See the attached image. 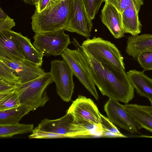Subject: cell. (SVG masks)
I'll return each instance as SVG.
<instances>
[{
  "mask_svg": "<svg viewBox=\"0 0 152 152\" xmlns=\"http://www.w3.org/2000/svg\"><path fill=\"white\" fill-rule=\"evenodd\" d=\"M15 26L14 20L8 16L6 19L0 21V32L11 30Z\"/></svg>",
  "mask_w": 152,
  "mask_h": 152,
  "instance_id": "83f0119b",
  "label": "cell"
},
{
  "mask_svg": "<svg viewBox=\"0 0 152 152\" xmlns=\"http://www.w3.org/2000/svg\"><path fill=\"white\" fill-rule=\"evenodd\" d=\"M34 129L33 124L19 123L13 125H0V137L10 138L18 134L32 133Z\"/></svg>",
  "mask_w": 152,
  "mask_h": 152,
  "instance_id": "44dd1931",
  "label": "cell"
},
{
  "mask_svg": "<svg viewBox=\"0 0 152 152\" xmlns=\"http://www.w3.org/2000/svg\"><path fill=\"white\" fill-rule=\"evenodd\" d=\"M36 128L45 132L63 135L65 137L82 136L83 134L81 125L75 121L73 115L69 112L57 119L45 118Z\"/></svg>",
  "mask_w": 152,
  "mask_h": 152,
  "instance_id": "9c48e42d",
  "label": "cell"
},
{
  "mask_svg": "<svg viewBox=\"0 0 152 152\" xmlns=\"http://www.w3.org/2000/svg\"><path fill=\"white\" fill-rule=\"evenodd\" d=\"M20 104L18 94L15 91L0 101V110L16 108Z\"/></svg>",
  "mask_w": 152,
  "mask_h": 152,
  "instance_id": "cb8c5ba5",
  "label": "cell"
},
{
  "mask_svg": "<svg viewBox=\"0 0 152 152\" xmlns=\"http://www.w3.org/2000/svg\"><path fill=\"white\" fill-rule=\"evenodd\" d=\"M131 0H105L104 2L110 4L121 14L125 8L129 5Z\"/></svg>",
  "mask_w": 152,
  "mask_h": 152,
  "instance_id": "4316f807",
  "label": "cell"
},
{
  "mask_svg": "<svg viewBox=\"0 0 152 152\" xmlns=\"http://www.w3.org/2000/svg\"><path fill=\"white\" fill-rule=\"evenodd\" d=\"M87 12L90 18L93 20L98 12L102 3L105 0H83Z\"/></svg>",
  "mask_w": 152,
  "mask_h": 152,
  "instance_id": "484cf974",
  "label": "cell"
},
{
  "mask_svg": "<svg viewBox=\"0 0 152 152\" xmlns=\"http://www.w3.org/2000/svg\"><path fill=\"white\" fill-rule=\"evenodd\" d=\"M104 109L107 118L114 124L131 133H139L138 126L118 101L109 99Z\"/></svg>",
  "mask_w": 152,
  "mask_h": 152,
  "instance_id": "7c38bea8",
  "label": "cell"
},
{
  "mask_svg": "<svg viewBox=\"0 0 152 152\" xmlns=\"http://www.w3.org/2000/svg\"><path fill=\"white\" fill-rule=\"evenodd\" d=\"M93 27L83 0H73L72 12L64 29L89 38Z\"/></svg>",
  "mask_w": 152,
  "mask_h": 152,
  "instance_id": "8fae6325",
  "label": "cell"
},
{
  "mask_svg": "<svg viewBox=\"0 0 152 152\" xmlns=\"http://www.w3.org/2000/svg\"><path fill=\"white\" fill-rule=\"evenodd\" d=\"M0 50L25 59L19 45L7 31L0 32Z\"/></svg>",
  "mask_w": 152,
  "mask_h": 152,
  "instance_id": "ffe728a7",
  "label": "cell"
},
{
  "mask_svg": "<svg viewBox=\"0 0 152 152\" xmlns=\"http://www.w3.org/2000/svg\"><path fill=\"white\" fill-rule=\"evenodd\" d=\"M67 112L72 114L76 122L93 124L100 127L102 130L101 125L102 114L97 106L90 99L79 95L73 101Z\"/></svg>",
  "mask_w": 152,
  "mask_h": 152,
  "instance_id": "ba28073f",
  "label": "cell"
},
{
  "mask_svg": "<svg viewBox=\"0 0 152 152\" xmlns=\"http://www.w3.org/2000/svg\"><path fill=\"white\" fill-rule=\"evenodd\" d=\"M0 79L16 85L20 83L19 77L11 67L1 60Z\"/></svg>",
  "mask_w": 152,
  "mask_h": 152,
  "instance_id": "7402d4cb",
  "label": "cell"
},
{
  "mask_svg": "<svg viewBox=\"0 0 152 152\" xmlns=\"http://www.w3.org/2000/svg\"><path fill=\"white\" fill-rule=\"evenodd\" d=\"M64 29L42 34L35 33L33 45L39 52L47 56L61 55L71 43Z\"/></svg>",
  "mask_w": 152,
  "mask_h": 152,
  "instance_id": "8992f818",
  "label": "cell"
},
{
  "mask_svg": "<svg viewBox=\"0 0 152 152\" xmlns=\"http://www.w3.org/2000/svg\"><path fill=\"white\" fill-rule=\"evenodd\" d=\"M86 54L95 84L102 95L126 104L131 101L134 97V88L125 69L101 63Z\"/></svg>",
  "mask_w": 152,
  "mask_h": 152,
  "instance_id": "6da1fadb",
  "label": "cell"
},
{
  "mask_svg": "<svg viewBox=\"0 0 152 152\" xmlns=\"http://www.w3.org/2000/svg\"><path fill=\"white\" fill-rule=\"evenodd\" d=\"M53 82L49 72L28 82L17 85L15 90L20 104L26 106L31 111L44 106L49 99L45 89Z\"/></svg>",
  "mask_w": 152,
  "mask_h": 152,
  "instance_id": "277c9868",
  "label": "cell"
},
{
  "mask_svg": "<svg viewBox=\"0 0 152 152\" xmlns=\"http://www.w3.org/2000/svg\"><path fill=\"white\" fill-rule=\"evenodd\" d=\"M73 0H50L41 11H35L31 16V28L42 34L64 29L72 12Z\"/></svg>",
  "mask_w": 152,
  "mask_h": 152,
  "instance_id": "7a4b0ae2",
  "label": "cell"
},
{
  "mask_svg": "<svg viewBox=\"0 0 152 152\" xmlns=\"http://www.w3.org/2000/svg\"><path fill=\"white\" fill-rule=\"evenodd\" d=\"M101 21L116 39L124 36L121 14L112 5L105 3L101 10Z\"/></svg>",
  "mask_w": 152,
  "mask_h": 152,
  "instance_id": "5bb4252c",
  "label": "cell"
},
{
  "mask_svg": "<svg viewBox=\"0 0 152 152\" xmlns=\"http://www.w3.org/2000/svg\"><path fill=\"white\" fill-rule=\"evenodd\" d=\"M81 45L86 54L98 62L125 69L123 56L111 42L94 37L91 39L87 38Z\"/></svg>",
  "mask_w": 152,
  "mask_h": 152,
  "instance_id": "5b68a950",
  "label": "cell"
},
{
  "mask_svg": "<svg viewBox=\"0 0 152 152\" xmlns=\"http://www.w3.org/2000/svg\"><path fill=\"white\" fill-rule=\"evenodd\" d=\"M8 15L0 7V21L6 19Z\"/></svg>",
  "mask_w": 152,
  "mask_h": 152,
  "instance_id": "4dcf8cb0",
  "label": "cell"
},
{
  "mask_svg": "<svg viewBox=\"0 0 152 152\" xmlns=\"http://www.w3.org/2000/svg\"><path fill=\"white\" fill-rule=\"evenodd\" d=\"M152 50V34L131 35L128 38L126 52L135 59L141 52Z\"/></svg>",
  "mask_w": 152,
  "mask_h": 152,
  "instance_id": "ac0fdd59",
  "label": "cell"
},
{
  "mask_svg": "<svg viewBox=\"0 0 152 152\" xmlns=\"http://www.w3.org/2000/svg\"><path fill=\"white\" fill-rule=\"evenodd\" d=\"M24 2L29 4L35 5L39 0H22Z\"/></svg>",
  "mask_w": 152,
  "mask_h": 152,
  "instance_id": "1f68e13d",
  "label": "cell"
},
{
  "mask_svg": "<svg viewBox=\"0 0 152 152\" xmlns=\"http://www.w3.org/2000/svg\"><path fill=\"white\" fill-rule=\"evenodd\" d=\"M74 50L67 48L61 56L71 69L73 75L97 100L99 96L92 77L86 55L77 40L73 38Z\"/></svg>",
  "mask_w": 152,
  "mask_h": 152,
  "instance_id": "3957f363",
  "label": "cell"
},
{
  "mask_svg": "<svg viewBox=\"0 0 152 152\" xmlns=\"http://www.w3.org/2000/svg\"><path fill=\"white\" fill-rule=\"evenodd\" d=\"M19 45L26 59L41 66L43 62V54L38 51L31 42L30 39L20 33L7 30Z\"/></svg>",
  "mask_w": 152,
  "mask_h": 152,
  "instance_id": "2e32d148",
  "label": "cell"
},
{
  "mask_svg": "<svg viewBox=\"0 0 152 152\" xmlns=\"http://www.w3.org/2000/svg\"><path fill=\"white\" fill-rule=\"evenodd\" d=\"M129 80L138 94L152 101V79L143 72L130 70L126 73Z\"/></svg>",
  "mask_w": 152,
  "mask_h": 152,
  "instance_id": "e0dca14e",
  "label": "cell"
},
{
  "mask_svg": "<svg viewBox=\"0 0 152 152\" xmlns=\"http://www.w3.org/2000/svg\"><path fill=\"white\" fill-rule=\"evenodd\" d=\"M30 111L26 106L21 104L16 108L0 110V125L18 123L22 117Z\"/></svg>",
  "mask_w": 152,
  "mask_h": 152,
  "instance_id": "d6986e66",
  "label": "cell"
},
{
  "mask_svg": "<svg viewBox=\"0 0 152 152\" xmlns=\"http://www.w3.org/2000/svg\"><path fill=\"white\" fill-rule=\"evenodd\" d=\"M101 125L103 132L113 134L115 137H126V136L120 132L114 124L108 118L102 114Z\"/></svg>",
  "mask_w": 152,
  "mask_h": 152,
  "instance_id": "603a6c76",
  "label": "cell"
},
{
  "mask_svg": "<svg viewBox=\"0 0 152 152\" xmlns=\"http://www.w3.org/2000/svg\"><path fill=\"white\" fill-rule=\"evenodd\" d=\"M150 102H151V106H152V101H151Z\"/></svg>",
  "mask_w": 152,
  "mask_h": 152,
  "instance_id": "d6a6232c",
  "label": "cell"
},
{
  "mask_svg": "<svg viewBox=\"0 0 152 152\" xmlns=\"http://www.w3.org/2000/svg\"><path fill=\"white\" fill-rule=\"evenodd\" d=\"M0 60L11 67L19 77L20 83L36 79L45 72L41 66L25 59L0 50Z\"/></svg>",
  "mask_w": 152,
  "mask_h": 152,
  "instance_id": "30bf717a",
  "label": "cell"
},
{
  "mask_svg": "<svg viewBox=\"0 0 152 152\" xmlns=\"http://www.w3.org/2000/svg\"><path fill=\"white\" fill-rule=\"evenodd\" d=\"M17 85L0 79V93L13 90Z\"/></svg>",
  "mask_w": 152,
  "mask_h": 152,
  "instance_id": "f1b7e54d",
  "label": "cell"
},
{
  "mask_svg": "<svg viewBox=\"0 0 152 152\" xmlns=\"http://www.w3.org/2000/svg\"><path fill=\"white\" fill-rule=\"evenodd\" d=\"M128 113L138 126L152 133V106L136 104L124 105Z\"/></svg>",
  "mask_w": 152,
  "mask_h": 152,
  "instance_id": "9a60e30c",
  "label": "cell"
},
{
  "mask_svg": "<svg viewBox=\"0 0 152 152\" xmlns=\"http://www.w3.org/2000/svg\"><path fill=\"white\" fill-rule=\"evenodd\" d=\"M137 60L144 70H152V50L140 53Z\"/></svg>",
  "mask_w": 152,
  "mask_h": 152,
  "instance_id": "d4e9b609",
  "label": "cell"
},
{
  "mask_svg": "<svg viewBox=\"0 0 152 152\" xmlns=\"http://www.w3.org/2000/svg\"><path fill=\"white\" fill-rule=\"evenodd\" d=\"M50 0H39L34 5L35 11L37 12L42 11L46 7Z\"/></svg>",
  "mask_w": 152,
  "mask_h": 152,
  "instance_id": "f546056e",
  "label": "cell"
},
{
  "mask_svg": "<svg viewBox=\"0 0 152 152\" xmlns=\"http://www.w3.org/2000/svg\"><path fill=\"white\" fill-rule=\"evenodd\" d=\"M50 74L56 86L57 92L61 99L66 102L71 100L73 92L74 75L70 68L64 60H54L51 62Z\"/></svg>",
  "mask_w": 152,
  "mask_h": 152,
  "instance_id": "52a82bcc",
  "label": "cell"
},
{
  "mask_svg": "<svg viewBox=\"0 0 152 152\" xmlns=\"http://www.w3.org/2000/svg\"><path fill=\"white\" fill-rule=\"evenodd\" d=\"M143 4V0H131L121 14L125 33L135 36L141 32L142 25L139 20L138 14L141 6Z\"/></svg>",
  "mask_w": 152,
  "mask_h": 152,
  "instance_id": "4fadbf2b",
  "label": "cell"
}]
</instances>
